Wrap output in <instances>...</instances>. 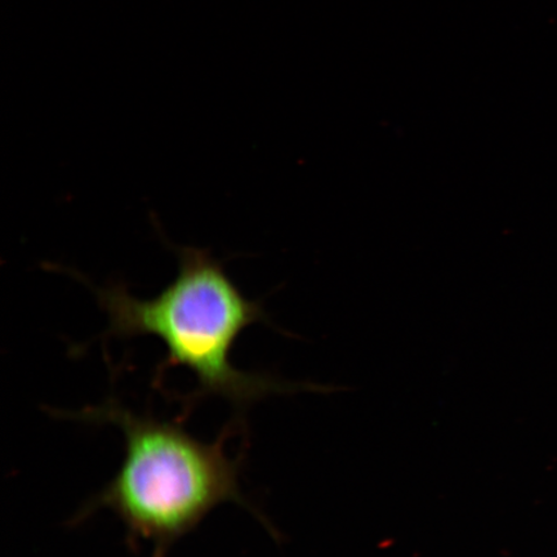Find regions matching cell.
<instances>
[{
	"instance_id": "6da1fadb",
	"label": "cell",
	"mask_w": 557,
	"mask_h": 557,
	"mask_svg": "<svg viewBox=\"0 0 557 557\" xmlns=\"http://www.w3.org/2000/svg\"><path fill=\"white\" fill-rule=\"evenodd\" d=\"M174 250L177 276L154 298L135 297L123 283L95 289L109 319L104 337L162 341L166 351L162 371L183 367L191 372L198 383L193 400L218 396L240 412L274 394L330 392L329 387L299 385L236 368L232 352L242 333L257 323L270 324L262 301L244 295L211 250Z\"/></svg>"
},
{
	"instance_id": "7a4b0ae2",
	"label": "cell",
	"mask_w": 557,
	"mask_h": 557,
	"mask_svg": "<svg viewBox=\"0 0 557 557\" xmlns=\"http://www.w3.org/2000/svg\"><path fill=\"white\" fill-rule=\"evenodd\" d=\"M76 417L115 424L125 438L122 468L83 508L79 520L110 508L127 528L132 545L149 542L152 557H164L222 504H238L257 513L240 492L239 459L225 451L232 428L205 443L176 422L137 414L117 401Z\"/></svg>"
}]
</instances>
